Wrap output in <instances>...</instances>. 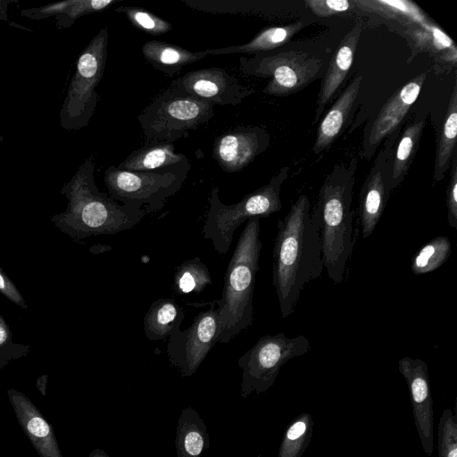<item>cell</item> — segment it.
Wrapping results in <instances>:
<instances>
[{
	"mask_svg": "<svg viewBox=\"0 0 457 457\" xmlns=\"http://www.w3.org/2000/svg\"><path fill=\"white\" fill-rule=\"evenodd\" d=\"M323 268L319 221L309 197L301 195L278 221L274 241L272 285L282 318L294 312L303 289Z\"/></svg>",
	"mask_w": 457,
	"mask_h": 457,
	"instance_id": "obj_1",
	"label": "cell"
},
{
	"mask_svg": "<svg viewBox=\"0 0 457 457\" xmlns=\"http://www.w3.org/2000/svg\"><path fill=\"white\" fill-rule=\"evenodd\" d=\"M94 170L95 162L89 157L61 189L68 200L66 210L51 217L57 228L76 241L130 229L148 212L138 205L120 204L101 193L95 183Z\"/></svg>",
	"mask_w": 457,
	"mask_h": 457,
	"instance_id": "obj_2",
	"label": "cell"
},
{
	"mask_svg": "<svg viewBox=\"0 0 457 457\" xmlns=\"http://www.w3.org/2000/svg\"><path fill=\"white\" fill-rule=\"evenodd\" d=\"M357 159L337 163L326 176L312 212L319 221L324 268L336 284L343 282L353 249L352 200Z\"/></svg>",
	"mask_w": 457,
	"mask_h": 457,
	"instance_id": "obj_3",
	"label": "cell"
},
{
	"mask_svg": "<svg viewBox=\"0 0 457 457\" xmlns=\"http://www.w3.org/2000/svg\"><path fill=\"white\" fill-rule=\"evenodd\" d=\"M262 244L260 218L247 220L224 275L221 298L217 301L219 343H228L253 321V291Z\"/></svg>",
	"mask_w": 457,
	"mask_h": 457,
	"instance_id": "obj_4",
	"label": "cell"
},
{
	"mask_svg": "<svg viewBox=\"0 0 457 457\" xmlns=\"http://www.w3.org/2000/svg\"><path fill=\"white\" fill-rule=\"evenodd\" d=\"M288 171V166L281 168L268 184L230 205L223 204L219 197V188L212 187L202 231L204 238L212 241L216 252L220 254L228 253L235 230L245 220L254 217H268L280 211L281 187Z\"/></svg>",
	"mask_w": 457,
	"mask_h": 457,
	"instance_id": "obj_5",
	"label": "cell"
},
{
	"mask_svg": "<svg viewBox=\"0 0 457 457\" xmlns=\"http://www.w3.org/2000/svg\"><path fill=\"white\" fill-rule=\"evenodd\" d=\"M213 115V104L170 86L138 114L137 120L148 143H173L207 123Z\"/></svg>",
	"mask_w": 457,
	"mask_h": 457,
	"instance_id": "obj_6",
	"label": "cell"
},
{
	"mask_svg": "<svg viewBox=\"0 0 457 457\" xmlns=\"http://www.w3.org/2000/svg\"><path fill=\"white\" fill-rule=\"evenodd\" d=\"M189 170L188 159L152 171H130L110 165L104 171V181L109 195L115 201L145 205L148 212H157L182 187Z\"/></svg>",
	"mask_w": 457,
	"mask_h": 457,
	"instance_id": "obj_7",
	"label": "cell"
},
{
	"mask_svg": "<svg viewBox=\"0 0 457 457\" xmlns=\"http://www.w3.org/2000/svg\"><path fill=\"white\" fill-rule=\"evenodd\" d=\"M108 30L102 29L79 54L60 112L63 129L77 130L86 127L98 103L96 91L104 71Z\"/></svg>",
	"mask_w": 457,
	"mask_h": 457,
	"instance_id": "obj_8",
	"label": "cell"
},
{
	"mask_svg": "<svg viewBox=\"0 0 457 457\" xmlns=\"http://www.w3.org/2000/svg\"><path fill=\"white\" fill-rule=\"evenodd\" d=\"M321 67L319 58L300 51L258 54L239 59L242 73L269 79L262 92L275 96L302 90L319 77Z\"/></svg>",
	"mask_w": 457,
	"mask_h": 457,
	"instance_id": "obj_9",
	"label": "cell"
},
{
	"mask_svg": "<svg viewBox=\"0 0 457 457\" xmlns=\"http://www.w3.org/2000/svg\"><path fill=\"white\" fill-rule=\"evenodd\" d=\"M310 347L308 338L302 335L290 338L279 332L262 337L238 360L244 386H268L285 362L306 353Z\"/></svg>",
	"mask_w": 457,
	"mask_h": 457,
	"instance_id": "obj_10",
	"label": "cell"
},
{
	"mask_svg": "<svg viewBox=\"0 0 457 457\" xmlns=\"http://www.w3.org/2000/svg\"><path fill=\"white\" fill-rule=\"evenodd\" d=\"M219 335V313L212 304L199 312L187 328H179L169 337L167 353L170 362L182 375H192L218 342Z\"/></svg>",
	"mask_w": 457,
	"mask_h": 457,
	"instance_id": "obj_11",
	"label": "cell"
},
{
	"mask_svg": "<svg viewBox=\"0 0 457 457\" xmlns=\"http://www.w3.org/2000/svg\"><path fill=\"white\" fill-rule=\"evenodd\" d=\"M170 86L214 105H237L254 92L218 67L190 71L173 79Z\"/></svg>",
	"mask_w": 457,
	"mask_h": 457,
	"instance_id": "obj_12",
	"label": "cell"
},
{
	"mask_svg": "<svg viewBox=\"0 0 457 457\" xmlns=\"http://www.w3.org/2000/svg\"><path fill=\"white\" fill-rule=\"evenodd\" d=\"M397 137L396 132L386 137L361 186L359 195V218L363 238L373 233L391 194L387 187L389 156Z\"/></svg>",
	"mask_w": 457,
	"mask_h": 457,
	"instance_id": "obj_13",
	"label": "cell"
},
{
	"mask_svg": "<svg viewBox=\"0 0 457 457\" xmlns=\"http://www.w3.org/2000/svg\"><path fill=\"white\" fill-rule=\"evenodd\" d=\"M270 139L264 128L237 127L215 139L212 154L222 170L237 172L268 148Z\"/></svg>",
	"mask_w": 457,
	"mask_h": 457,
	"instance_id": "obj_14",
	"label": "cell"
},
{
	"mask_svg": "<svg viewBox=\"0 0 457 457\" xmlns=\"http://www.w3.org/2000/svg\"><path fill=\"white\" fill-rule=\"evenodd\" d=\"M426 76V73L419 74L394 93L383 104L364 135L363 154L367 159L374 154L384 139L396 131L416 102Z\"/></svg>",
	"mask_w": 457,
	"mask_h": 457,
	"instance_id": "obj_15",
	"label": "cell"
},
{
	"mask_svg": "<svg viewBox=\"0 0 457 457\" xmlns=\"http://www.w3.org/2000/svg\"><path fill=\"white\" fill-rule=\"evenodd\" d=\"M17 421L39 457H63L53 426L22 392L7 390Z\"/></svg>",
	"mask_w": 457,
	"mask_h": 457,
	"instance_id": "obj_16",
	"label": "cell"
},
{
	"mask_svg": "<svg viewBox=\"0 0 457 457\" xmlns=\"http://www.w3.org/2000/svg\"><path fill=\"white\" fill-rule=\"evenodd\" d=\"M398 368L410 386L420 439L425 451L430 455L433 448V418L428 366L420 359L403 357L399 361Z\"/></svg>",
	"mask_w": 457,
	"mask_h": 457,
	"instance_id": "obj_17",
	"label": "cell"
},
{
	"mask_svg": "<svg viewBox=\"0 0 457 457\" xmlns=\"http://www.w3.org/2000/svg\"><path fill=\"white\" fill-rule=\"evenodd\" d=\"M361 31V25L355 24L338 44L320 84L313 124L320 121L327 104L331 101L348 74L353 62Z\"/></svg>",
	"mask_w": 457,
	"mask_h": 457,
	"instance_id": "obj_18",
	"label": "cell"
},
{
	"mask_svg": "<svg viewBox=\"0 0 457 457\" xmlns=\"http://www.w3.org/2000/svg\"><path fill=\"white\" fill-rule=\"evenodd\" d=\"M361 81V75H356L322 117L312 146L315 154L329 149L344 130L359 95Z\"/></svg>",
	"mask_w": 457,
	"mask_h": 457,
	"instance_id": "obj_19",
	"label": "cell"
},
{
	"mask_svg": "<svg viewBox=\"0 0 457 457\" xmlns=\"http://www.w3.org/2000/svg\"><path fill=\"white\" fill-rule=\"evenodd\" d=\"M425 120L409 124L397 137L390 156L387 187L391 193L404 179L419 148Z\"/></svg>",
	"mask_w": 457,
	"mask_h": 457,
	"instance_id": "obj_20",
	"label": "cell"
},
{
	"mask_svg": "<svg viewBox=\"0 0 457 457\" xmlns=\"http://www.w3.org/2000/svg\"><path fill=\"white\" fill-rule=\"evenodd\" d=\"M142 54L154 69L170 77L178 73L184 66L208 55L207 50L192 52L159 40L146 41L142 46Z\"/></svg>",
	"mask_w": 457,
	"mask_h": 457,
	"instance_id": "obj_21",
	"label": "cell"
},
{
	"mask_svg": "<svg viewBox=\"0 0 457 457\" xmlns=\"http://www.w3.org/2000/svg\"><path fill=\"white\" fill-rule=\"evenodd\" d=\"M187 160L184 154L175 152L173 143L152 142L133 151L116 167L130 171H152L175 165Z\"/></svg>",
	"mask_w": 457,
	"mask_h": 457,
	"instance_id": "obj_22",
	"label": "cell"
},
{
	"mask_svg": "<svg viewBox=\"0 0 457 457\" xmlns=\"http://www.w3.org/2000/svg\"><path fill=\"white\" fill-rule=\"evenodd\" d=\"M307 22L298 20L283 26H273L262 29L248 43L216 49H206L209 54H265L286 44L291 37L306 26Z\"/></svg>",
	"mask_w": 457,
	"mask_h": 457,
	"instance_id": "obj_23",
	"label": "cell"
},
{
	"mask_svg": "<svg viewBox=\"0 0 457 457\" xmlns=\"http://www.w3.org/2000/svg\"><path fill=\"white\" fill-rule=\"evenodd\" d=\"M185 317L183 308L173 299L153 302L144 318V332L149 340H162L179 329Z\"/></svg>",
	"mask_w": 457,
	"mask_h": 457,
	"instance_id": "obj_24",
	"label": "cell"
},
{
	"mask_svg": "<svg viewBox=\"0 0 457 457\" xmlns=\"http://www.w3.org/2000/svg\"><path fill=\"white\" fill-rule=\"evenodd\" d=\"M120 0H70L54 3L37 9L23 10L22 15L31 19H43L54 15L59 29L68 28L79 17L96 12Z\"/></svg>",
	"mask_w": 457,
	"mask_h": 457,
	"instance_id": "obj_25",
	"label": "cell"
},
{
	"mask_svg": "<svg viewBox=\"0 0 457 457\" xmlns=\"http://www.w3.org/2000/svg\"><path fill=\"white\" fill-rule=\"evenodd\" d=\"M457 137V85H453L447 110L440 129L434 162V182L443 179L456 154Z\"/></svg>",
	"mask_w": 457,
	"mask_h": 457,
	"instance_id": "obj_26",
	"label": "cell"
},
{
	"mask_svg": "<svg viewBox=\"0 0 457 457\" xmlns=\"http://www.w3.org/2000/svg\"><path fill=\"white\" fill-rule=\"evenodd\" d=\"M210 284L209 269L197 257L182 262L174 273V290L179 295L201 293Z\"/></svg>",
	"mask_w": 457,
	"mask_h": 457,
	"instance_id": "obj_27",
	"label": "cell"
},
{
	"mask_svg": "<svg viewBox=\"0 0 457 457\" xmlns=\"http://www.w3.org/2000/svg\"><path fill=\"white\" fill-rule=\"evenodd\" d=\"M452 245L447 237L439 236L424 245L412 257L411 270L415 275L431 272L442 266L451 254Z\"/></svg>",
	"mask_w": 457,
	"mask_h": 457,
	"instance_id": "obj_28",
	"label": "cell"
},
{
	"mask_svg": "<svg viewBox=\"0 0 457 457\" xmlns=\"http://www.w3.org/2000/svg\"><path fill=\"white\" fill-rule=\"evenodd\" d=\"M115 11L123 13L132 25L145 33L161 35L171 29V24L169 21L144 9L120 6Z\"/></svg>",
	"mask_w": 457,
	"mask_h": 457,
	"instance_id": "obj_29",
	"label": "cell"
},
{
	"mask_svg": "<svg viewBox=\"0 0 457 457\" xmlns=\"http://www.w3.org/2000/svg\"><path fill=\"white\" fill-rule=\"evenodd\" d=\"M30 351L29 345L13 342L10 327L0 315V370L10 362L27 356Z\"/></svg>",
	"mask_w": 457,
	"mask_h": 457,
	"instance_id": "obj_30",
	"label": "cell"
},
{
	"mask_svg": "<svg viewBox=\"0 0 457 457\" xmlns=\"http://www.w3.org/2000/svg\"><path fill=\"white\" fill-rule=\"evenodd\" d=\"M451 411H445L439 426L440 457H457V428Z\"/></svg>",
	"mask_w": 457,
	"mask_h": 457,
	"instance_id": "obj_31",
	"label": "cell"
},
{
	"mask_svg": "<svg viewBox=\"0 0 457 457\" xmlns=\"http://www.w3.org/2000/svg\"><path fill=\"white\" fill-rule=\"evenodd\" d=\"M372 4L374 8L379 9L382 12H386L393 17L396 15L409 16L413 19L420 20L422 16L420 10L411 2L408 1H372L365 2Z\"/></svg>",
	"mask_w": 457,
	"mask_h": 457,
	"instance_id": "obj_32",
	"label": "cell"
},
{
	"mask_svg": "<svg viewBox=\"0 0 457 457\" xmlns=\"http://www.w3.org/2000/svg\"><path fill=\"white\" fill-rule=\"evenodd\" d=\"M305 4L318 17H328L351 8L347 0H306Z\"/></svg>",
	"mask_w": 457,
	"mask_h": 457,
	"instance_id": "obj_33",
	"label": "cell"
},
{
	"mask_svg": "<svg viewBox=\"0 0 457 457\" xmlns=\"http://www.w3.org/2000/svg\"><path fill=\"white\" fill-rule=\"evenodd\" d=\"M447 221L450 227L457 228V165L456 154L452 159V172L446 188Z\"/></svg>",
	"mask_w": 457,
	"mask_h": 457,
	"instance_id": "obj_34",
	"label": "cell"
},
{
	"mask_svg": "<svg viewBox=\"0 0 457 457\" xmlns=\"http://www.w3.org/2000/svg\"><path fill=\"white\" fill-rule=\"evenodd\" d=\"M0 293L10 300L12 303L18 305L21 309L27 310V304L23 295L19 291L14 282L9 276L0 268Z\"/></svg>",
	"mask_w": 457,
	"mask_h": 457,
	"instance_id": "obj_35",
	"label": "cell"
},
{
	"mask_svg": "<svg viewBox=\"0 0 457 457\" xmlns=\"http://www.w3.org/2000/svg\"><path fill=\"white\" fill-rule=\"evenodd\" d=\"M204 447V439L202 435L196 430L188 431L184 437V448L191 455L197 457L202 453Z\"/></svg>",
	"mask_w": 457,
	"mask_h": 457,
	"instance_id": "obj_36",
	"label": "cell"
},
{
	"mask_svg": "<svg viewBox=\"0 0 457 457\" xmlns=\"http://www.w3.org/2000/svg\"><path fill=\"white\" fill-rule=\"evenodd\" d=\"M306 431V423L302 420L295 422L287 432V450L291 449L294 441L299 440Z\"/></svg>",
	"mask_w": 457,
	"mask_h": 457,
	"instance_id": "obj_37",
	"label": "cell"
},
{
	"mask_svg": "<svg viewBox=\"0 0 457 457\" xmlns=\"http://www.w3.org/2000/svg\"><path fill=\"white\" fill-rule=\"evenodd\" d=\"M47 381H48L47 374L39 376L36 380V387L43 396H46V395Z\"/></svg>",
	"mask_w": 457,
	"mask_h": 457,
	"instance_id": "obj_38",
	"label": "cell"
},
{
	"mask_svg": "<svg viewBox=\"0 0 457 457\" xmlns=\"http://www.w3.org/2000/svg\"><path fill=\"white\" fill-rule=\"evenodd\" d=\"M89 457H106V456L102 451L95 450L90 453Z\"/></svg>",
	"mask_w": 457,
	"mask_h": 457,
	"instance_id": "obj_39",
	"label": "cell"
},
{
	"mask_svg": "<svg viewBox=\"0 0 457 457\" xmlns=\"http://www.w3.org/2000/svg\"><path fill=\"white\" fill-rule=\"evenodd\" d=\"M0 140H2V137H0Z\"/></svg>",
	"mask_w": 457,
	"mask_h": 457,
	"instance_id": "obj_40",
	"label": "cell"
}]
</instances>
